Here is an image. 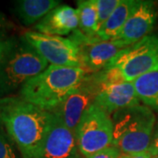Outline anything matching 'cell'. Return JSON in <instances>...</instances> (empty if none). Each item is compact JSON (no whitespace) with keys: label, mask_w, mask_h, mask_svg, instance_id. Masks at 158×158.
I'll return each mask as SVG.
<instances>
[{"label":"cell","mask_w":158,"mask_h":158,"mask_svg":"<svg viewBox=\"0 0 158 158\" xmlns=\"http://www.w3.org/2000/svg\"><path fill=\"white\" fill-rule=\"evenodd\" d=\"M52 113L22 98H0V123L16 143L23 158H36L52 122Z\"/></svg>","instance_id":"obj_1"},{"label":"cell","mask_w":158,"mask_h":158,"mask_svg":"<svg viewBox=\"0 0 158 158\" xmlns=\"http://www.w3.org/2000/svg\"><path fill=\"white\" fill-rule=\"evenodd\" d=\"M85 75L81 68L48 65L44 71L23 85L20 95L26 101L53 113L77 87Z\"/></svg>","instance_id":"obj_2"},{"label":"cell","mask_w":158,"mask_h":158,"mask_svg":"<svg viewBox=\"0 0 158 158\" xmlns=\"http://www.w3.org/2000/svg\"><path fill=\"white\" fill-rule=\"evenodd\" d=\"M113 145L123 154L148 152L156 125V115L144 105L125 108L112 114Z\"/></svg>","instance_id":"obj_3"},{"label":"cell","mask_w":158,"mask_h":158,"mask_svg":"<svg viewBox=\"0 0 158 158\" xmlns=\"http://www.w3.org/2000/svg\"><path fill=\"white\" fill-rule=\"evenodd\" d=\"M158 70V34H149L120 51L102 70L105 82H134Z\"/></svg>","instance_id":"obj_4"},{"label":"cell","mask_w":158,"mask_h":158,"mask_svg":"<svg viewBox=\"0 0 158 158\" xmlns=\"http://www.w3.org/2000/svg\"><path fill=\"white\" fill-rule=\"evenodd\" d=\"M48 67V62L24 38L16 41L0 63V98L21 88Z\"/></svg>","instance_id":"obj_5"},{"label":"cell","mask_w":158,"mask_h":158,"mask_svg":"<svg viewBox=\"0 0 158 158\" xmlns=\"http://www.w3.org/2000/svg\"><path fill=\"white\" fill-rule=\"evenodd\" d=\"M113 120L111 115L92 105L85 112L75 132L79 151L84 157L113 145Z\"/></svg>","instance_id":"obj_6"},{"label":"cell","mask_w":158,"mask_h":158,"mask_svg":"<svg viewBox=\"0 0 158 158\" xmlns=\"http://www.w3.org/2000/svg\"><path fill=\"white\" fill-rule=\"evenodd\" d=\"M69 39L78 48L80 68L86 74L103 70L120 51L128 47L119 40H103L97 36H86L77 29Z\"/></svg>","instance_id":"obj_7"},{"label":"cell","mask_w":158,"mask_h":158,"mask_svg":"<svg viewBox=\"0 0 158 158\" xmlns=\"http://www.w3.org/2000/svg\"><path fill=\"white\" fill-rule=\"evenodd\" d=\"M102 85L101 71L86 74L77 87L53 113H58L65 125L75 133L83 114L94 105Z\"/></svg>","instance_id":"obj_8"},{"label":"cell","mask_w":158,"mask_h":158,"mask_svg":"<svg viewBox=\"0 0 158 158\" xmlns=\"http://www.w3.org/2000/svg\"><path fill=\"white\" fill-rule=\"evenodd\" d=\"M23 38L50 65L80 68L78 48L69 38L37 32H27Z\"/></svg>","instance_id":"obj_9"},{"label":"cell","mask_w":158,"mask_h":158,"mask_svg":"<svg viewBox=\"0 0 158 158\" xmlns=\"http://www.w3.org/2000/svg\"><path fill=\"white\" fill-rule=\"evenodd\" d=\"M52 114L50 127L36 158H80L75 133L65 125L58 113Z\"/></svg>","instance_id":"obj_10"},{"label":"cell","mask_w":158,"mask_h":158,"mask_svg":"<svg viewBox=\"0 0 158 158\" xmlns=\"http://www.w3.org/2000/svg\"><path fill=\"white\" fill-rule=\"evenodd\" d=\"M157 17V6L155 1L140 0L123 28L113 40L122 41L127 46L135 44L150 34Z\"/></svg>","instance_id":"obj_11"},{"label":"cell","mask_w":158,"mask_h":158,"mask_svg":"<svg viewBox=\"0 0 158 158\" xmlns=\"http://www.w3.org/2000/svg\"><path fill=\"white\" fill-rule=\"evenodd\" d=\"M94 105L112 115L119 110L140 105V98L133 82H104L103 80L101 90Z\"/></svg>","instance_id":"obj_12"},{"label":"cell","mask_w":158,"mask_h":158,"mask_svg":"<svg viewBox=\"0 0 158 158\" xmlns=\"http://www.w3.org/2000/svg\"><path fill=\"white\" fill-rule=\"evenodd\" d=\"M78 27L77 10L71 6L62 5L49 11L34 26L40 34L63 36L73 33Z\"/></svg>","instance_id":"obj_13"},{"label":"cell","mask_w":158,"mask_h":158,"mask_svg":"<svg viewBox=\"0 0 158 158\" xmlns=\"http://www.w3.org/2000/svg\"><path fill=\"white\" fill-rule=\"evenodd\" d=\"M140 0H120L112 15L97 33V37L103 40L114 39L123 28L132 12L135 10Z\"/></svg>","instance_id":"obj_14"},{"label":"cell","mask_w":158,"mask_h":158,"mask_svg":"<svg viewBox=\"0 0 158 158\" xmlns=\"http://www.w3.org/2000/svg\"><path fill=\"white\" fill-rule=\"evenodd\" d=\"M60 4L59 0H20L15 4V12L25 26H31L41 20Z\"/></svg>","instance_id":"obj_15"},{"label":"cell","mask_w":158,"mask_h":158,"mask_svg":"<svg viewBox=\"0 0 158 158\" xmlns=\"http://www.w3.org/2000/svg\"><path fill=\"white\" fill-rule=\"evenodd\" d=\"M133 83L140 101L158 113V70L145 74Z\"/></svg>","instance_id":"obj_16"},{"label":"cell","mask_w":158,"mask_h":158,"mask_svg":"<svg viewBox=\"0 0 158 158\" xmlns=\"http://www.w3.org/2000/svg\"><path fill=\"white\" fill-rule=\"evenodd\" d=\"M78 30L89 37H96L98 33V9L96 0H80L77 2Z\"/></svg>","instance_id":"obj_17"},{"label":"cell","mask_w":158,"mask_h":158,"mask_svg":"<svg viewBox=\"0 0 158 158\" xmlns=\"http://www.w3.org/2000/svg\"><path fill=\"white\" fill-rule=\"evenodd\" d=\"M120 0H96L98 9V31L106 23L113 11L118 6Z\"/></svg>","instance_id":"obj_18"},{"label":"cell","mask_w":158,"mask_h":158,"mask_svg":"<svg viewBox=\"0 0 158 158\" xmlns=\"http://www.w3.org/2000/svg\"><path fill=\"white\" fill-rule=\"evenodd\" d=\"M0 158H16L10 143L0 131Z\"/></svg>","instance_id":"obj_19"},{"label":"cell","mask_w":158,"mask_h":158,"mask_svg":"<svg viewBox=\"0 0 158 158\" xmlns=\"http://www.w3.org/2000/svg\"><path fill=\"white\" fill-rule=\"evenodd\" d=\"M121 152L114 146L108 147L99 152L92 155L89 158H120Z\"/></svg>","instance_id":"obj_20"},{"label":"cell","mask_w":158,"mask_h":158,"mask_svg":"<svg viewBox=\"0 0 158 158\" xmlns=\"http://www.w3.org/2000/svg\"><path fill=\"white\" fill-rule=\"evenodd\" d=\"M15 41H16V39L7 37L5 34H0V63L2 62L4 56H6L7 51L11 48Z\"/></svg>","instance_id":"obj_21"},{"label":"cell","mask_w":158,"mask_h":158,"mask_svg":"<svg viewBox=\"0 0 158 158\" xmlns=\"http://www.w3.org/2000/svg\"><path fill=\"white\" fill-rule=\"evenodd\" d=\"M148 152L152 156H158V123L156 124V128L154 129L152 140H151V143H150V146L148 148Z\"/></svg>","instance_id":"obj_22"},{"label":"cell","mask_w":158,"mask_h":158,"mask_svg":"<svg viewBox=\"0 0 158 158\" xmlns=\"http://www.w3.org/2000/svg\"><path fill=\"white\" fill-rule=\"evenodd\" d=\"M120 158H152V156L148 151L137 154H123Z\"/></svg>","instance_id":"obj_23"},{"label":"cell","mask_w":158,"mask_h":158,"mask_svg":"<svg viewBox=\"0 0 158 158\" xmlns=\"http://www.w3.org/2000/svg\"><path fill=\"white\" fill-rule=\"evenodd\" d=\"M9 27H11L10 22L6 19L5 15L2 12H0V29L7 28Z\"/></svg>","instance_id":"obj_24"},{"label":"cell","mask_w":158,"mask_h":158,"mask_svg":"<svg viewBox=\"0 0 158 158\" xmlns=\"http://www.w3.org/2000/svg\"><path fill=\"white\" fill-rule=\"evenodd\" d=\"M152 158H158V156H152Z\"/></svg>","instance_id":"obj_25"}]
</instances>
